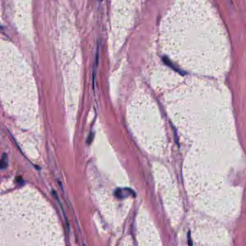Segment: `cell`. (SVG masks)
I'll list each match as a JSON object with an SVG mask.
<instances>
[{
	"instance_id": "cell-2",
	"label": "cell",
	"mask_w": 246,
	"mask_h": 246,
	"mask_svg": "<svg viewBox=\"0 0 246 246\" xmlns=\"http://www.w3.org/2000/svg\"><path fill=\"white\" fill-rule=\"evenodd\" d=\"M8 163V160H7V155L5 153H4L2 155V160H1V169H5V168H7Z\"/></svg>"
},
{
	"instance_id": "cell-5",
	"label": "cell",
	"mask_w": 246,
	"mask_h": 246,
	"mask_svg": "<svg viewBox=\"0 0 246 246\" xmlns=\"http://www.w3.org/2000/svg\"><path fill=\"white\" fill-rule=\"evenodd\" d=\"M100 1H103V0H100Z\"/></svg>"
},
{
	"instance_id": "cell-4",
	"label": "cell",
	"mask_w": 246,
	"mask_h": 246,
	"mask_svg": "<svg viewBox=\"0 0 246 246\" xmlns=\"http://www.w3.org/2000/svg\"><path fill=\"white\" fill-rule=\"evenodd\" d=\"M188 243H189V246H192V244H191V238H190V233L188 234Z\"/></svg>"
},
{
	"instance_id": "cell-3",
	"label": "cell",
	"mask_w": 246,
	"mask_h": 246,
	"mask_svg": "<svg viewBox=\"0 0 246 246\" xmlns=\"http://www.w3.org/2000/svg\"><path fill=\"white\" fill-rule=\"evenodd\" d=\"M93 133H90V134H89V137H88V138H87V143H89V144L91 143V141L93 140Z\"/></svg>"
},
{
	"instance_id": "cell-1",
	"label": "cell",
	"mask_w": 246,
	"mask_h": 246,
	"mask_svg": "<svg viewBox=\"0 0 246 246\" xmlns=\"http://www.w3.org/2000/svg\"><path fill=\"white\" fill-rule=\"evenodd\" d=\"M115 194L118 198L122 199L128 197L130 195H134V192L130 189H118L116 191Z\"/></svg>"
}]
</instances>
